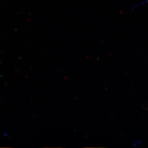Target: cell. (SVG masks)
Returning a JSON list of instances; mask_svg holds the SVG:
<instances>
[{"label": "cell", "mask_w": 148, "mask_h": 148, "mask_svg": "<svg viewBox=\"0 0 148 148\" xmlns=\"http://www.w3.org/2000/svg\"><path fill=\"white\" fill-rule=\"evenodd\" d=\"M148 3V0H143L141 1H140L139 3H136L133 4V5L132 6V10H133V9H135V8H138V7H140L141 6L145 5V4Z\"/></svg>", "instance_id": "obj_1"}]
</instances>
